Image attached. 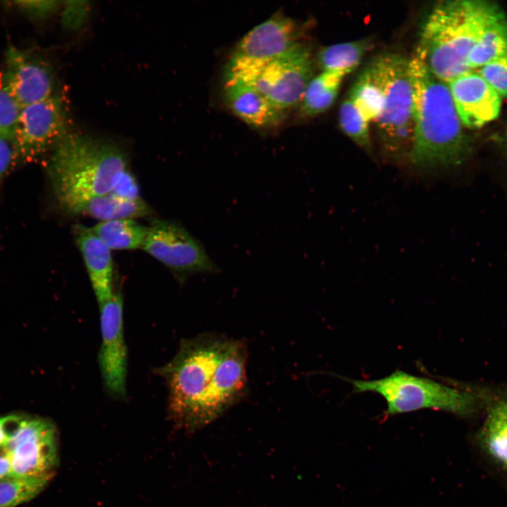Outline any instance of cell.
I'll return each instance as SVG.
<instances>
[{"mask_svg": "<svg viewBox=\"0 0 507 507\" xmlns=\"http://www.w3.org/2000/svg\"><path fill=\"white\" fill-rule=\"evenodd\" d=\"M242 342L213 334L184 340L176 355L156 369L168 389L170 416L192 431L215 420L246 390Z\"/></svg>", "mask_w": 507, "mask_h": 507, "instance_id": "1", "label": "cell"}, {"mask_svg": "<svg viewBox=\"0 0 507 507\" xmlns=\"http://www.w3.org/2000/svg\"><path fill=\"white\" fill-rule=\"evenodd\" d=\"M413 86V144L408 162L420 169L458 165L470 143L448 84L434 76L416 56L410 60Z\"/></svg>", "mask_w": 507, "mask_h": 507, "instance_id": "2", "label": "cell"}, {"mask_svg": "<svg viewBox=\"0 0 507 507\" xmlns=\"http://www.w3.org/2000/svg\"><path fill=\"white\" fill-rule=\"evenodd\" d=\"M503 14L498 5L489 1L439 2L423 26L415 56L448 83L471 71L468 54L485 28Z\"/></svg>", "mask_w": 507, "mask_h": 507, "instance_id": "3", "label": "cell"}, {"mask_svg": "<svg viewBox=\"0 0 507 507\" xmlns=\"http://www.w3.org/2000/svg\"><path fill=\"white\" fill-rule=\"evenodd\" d=\"M127 163L124 152L113 144L68 133L52 149L47 170L61 206L110 193Z\"/></svg>", "mask_w": 507, "mask_h": 507, "instance_id": "4", "label": "cell"}, {"mask_svg": "<svg viewBox=\"0 0 507 507\" xmlns=\"http://www.w3.org/2000/svg\"><path fill=\"white\" fill-rule=\"evenodd\" d=\"M366 69L383 95V108L375 120L383 151L396 163L408 162L414 131L410 60L399 54H384Z\"/></svg>", "mask_w": 507, "mask_h": 507, "instance_id": "5", "label": "cell"}, {"mask_svg": "<svg viewBox=\"0 0 507 507\" xmlns=\"http://www.w3.org/2000/svg\"><path fill=\"white\" fill-rule=\"evenodd\" d=\"M343 380L352 385L355 393L371 392L381 395L387 403L388 415L429 408L465 417L474 413L477 407L475 396L469 391L402 370L377 380Z\"/></svg>", "mask_w": 507, "mask_h": 507, "instance_id": "6", "label": "cell"}, {"mask_svg": "<svg viewBox=\"0 0 507 507\" xmlns=\"http://www.w3.org/2000/svg\"><path fill=\"white\" fill-rule=\"evenodd\" d=\"M313 77L311 52L303 42L270 59L231 56L225 73V78L244 82L284 110L301 101Z\"/></svg>", "mask_w": 507, "mask_h": 507, "instance_id": "7", "label": "cell"}, {"mask_svg": "<svg viewBox=\"0 0 507 507\" xmlns=\"http://www.w3.org/2000/svg\"><path fill=\"white\" fill-rule=\"evenodd\" d=\"M68 125L65 101L56 93L21 108L12 136L18 161L31 162L53 149L68 134Z\"/></svg>", "mask_w": 507, "mask_h": 507, "instance_id": "8", "label": "cell"}, {"mask_svg": "<svg viewBox=\"0 0 507 507\" xmlns=\"http://www.w3.org/2000/svg\"><path fill=\"white\" fill-rule=\"evenodd\" d=\"M142 248L180 278L194 273L219 271L202 244L174 221H153Z\"/></svg>", "mask_w": 507, "mask_h": 507, "instance_id": "9", "label": "cell"}, {"mask_svg": "<svg viewBox=\"0 0 507 507\" xmlns=\"http://www.w3.org/2000/svg\"><path fill=\"white\" fill-rule=\"evenodd\" d=\"M4 446L9 453L11 477L54 474L58 462L57 434L55 426L49 420L27 417Z\"/></svg>", "mask_w": 507, "mask_h": 507, "instance_id": "10", "label": "cell"}, {"mask_svg": "<svg viewBox=\"0 0 507 507\" xmlns=\"http://www.w3.org/2000/svg\"><path fill=\"white\" fill-rule=\"evenodd\" d=\"M101 344L99 364L104 387L110 396H126L127 351L123 328V301L120 292L99 303Z\"/></svg>", "mask_w": 507, "mask_h": 507, "instance_id": "11", "label": "cell"}, {"mask_svg": "<svg viewBox=\"0 0 507 507\" xmlns=\"http://www.w3.org/2000/svg\"><path fill=\"white\" fill-rule=\"evenodd\" d=\"M5 62L2 87L21 108L55 94L54 74L45 62L13 45L6 49Z\"/></svg>", "mask_w": 507, "mask_h": 507, "instance_id": "12", "label": "cell"}, {"mask_svg": "<svg viewBox=\"0 0 507 507\" xmlns=\"http://www.w3.org/2000/svg\"><path fill=\"white\" fill-rule=\"evenodd\" d=\"M447 84L463 127L478 129L499 116L501 97L477 71L468 72Z\"/></svg>", "mask_w": 507, "mask_h": 507, "instance_id": "13", "label": "cell"}, {"mask_svg": "<svg viewBox=\"0 0 507 507\" xmlns=\"http://www.w3.org/2000/svg\"><path fill=\"white\" fill-rule=\"evenodd\" d=\"M301 35L297 22L277 13L249 30L238 42L232 56L251 60L273 58L303 42Z\"/></svg>", "mask_w": 507, "mask_h": 507, "instance_id": "14", "label": "cell"}, {"mask_svg": "<svg viewBox=\"0 0 507 507\" xmlns=\"http://www.w3.org/2000/svg\"><path fill=\"white\" fill-rule=\"evenodd\" d=\"M473 446L485 470L507 489V399L489 407Z\"/></svg>", "mask_w": 507, "mask_h": 507, "instance_id": "15", "label": "cell"}, {"mask_svg": "<svg viewBox=\"0 0 507 507\" xmlns=\"http://www.w3.org/2000/svg\"><path fill=\"white\" fill-rule=\"evenodd\" d=\"M223 91L225 103L230 109L253 127H273L284 120L286 110L242 81L225 78Z\"/></svg>", "mask_w": 507, "mask_h": 507, "instance_id": "16", "label": "cell"}, {"mask_svg": "<svg viewBox=\"0 0 507 507\" xmlns=\"http://www.w3.org/2000/svg\"><path fill=\"white\" fill-rule=\"evenodd\" d=\"M75 241L82 255L96 299L99 303L109 299L113 291V265L110 249L82 225L75 226Z\"/></svg>", "mask_w": 507, "mask_h": 507, "instance_id": "17", "label": "cell"}, {"mask_svg": "<svg viewBox=\"0 0 507 507\" xmlns=\"http://www.w3.org/2000/svg\"><path fill=\"white\" fill-rule=\"evenodd\" d=\"M61 206L69 213L87 215L102 221L132 219L147 215L151 212L148 204L142 199L123 201L111 193L72 200Z\"/></svg>", "mask_w": 507, "mask_h": 507, "instance_id": "18", "label": "cell"}, {"mask_svg": "<svg viewBox=\"0 0 507 507\" xmlns=\"http://www.w3.org/2000/svg\"><path fill=\"white\" fill-rule=\"evenodd\" d=\"M344 73L322 71L313 77L303 93L300 113L303 116H314L328 110L334 102Z\"/></svg>", "mask_w": 507, "mask_h": 507, "instance_id": "19", "label": "cell"}, {"mask_svg": "<svg viewBox=\"0 0 507 507\" xmlns=\"http://www.w3.org/2000/svg\"><path fill=\"white\" fill-rule=\"evenodd\" d=\"M91 229L110 249L121 250L142 247L149 227L132 219H118L101 221Z\"/></svg>", "mask_w": 507, "mask_h": 507, "instance_id": "20", "label": "cell"}, {"mask_svg": "<svg viewBox=\"0 0 507 507\" xmlns=\"http://www.w3.org/2000/svg\"><path fill=\"white\" fill-rule=\"evenodd\" d=\"M507 54V18L504 14L492 22L470 50L467 65L471 70Z\"/></svg>", "mask_w": 507, "mask_h": 507, "instance_id": "21", "label": "cell"}, {"mask_svg": "<svg viewBox=\"0 0 507 507\" xmlns=\"http://www.w3.org/2000/svg\"><path fill=\"white\" fill-rule=\"evenodd\" d=\"M373 45L372 39L365 38L326 46L318 52V62L323 71L347 75L359 65Z\"/></svg>", "mask_w": 507, "mask_h": 507, "instance_id": "22", "label": "cell"}, {"mask_svg": "<svg viewBox=\"0 0 507 507\" xmlns=\"http://www.w3.org/2000/svg\"><path fill=\"white\" fill-rule=\"evenodd\" d=\"M353 101L363 118L375 120L383 108V95L380 87L365 68L359 76L350 92Z\"/></svg>", "mask_w": 507, "mask_h": 507, "instance_id": "23", "label": "cell"}, {"mask_svg": "<svg viewBox=\"0 0 507 507\" xmlns=\"http://www.w3.org/2000/svg\"><path fill=\"white\" fill-rule=\"evenodd\" d=\"M51 475L0 480V507H15L30 501L47 484Z\"/></svg>", "mask_w": 507, "mask_h": 507, "instance_id": "24", "label": "cell"}, {"mask_svg": "<svg viewBox=\"0 0 507 507\" xmlns=\"http://www.w3.org/2000/svg\"><path fill=\"white\" fill-rule=\"evenodd\" d=\"M339 123L346 135L367 152H371L368 122L363 118L349 98L340 106Z\"/></svg>", "mask_w": 507, "mask_h": 507, "instance_id": "25", "label": "cell"}, {"mask_svg": "<svg viewBox=\"0 0 507 507\" xmlns=\"http://www.w3.org/2000/svg\"><path fill=\"white\" fill-rule=\"evenodd\" d=\"M479 74L502 98L507 97V54L478 68Z\"/></svg>", "mask_w": 507, "mask_h": 507, "instance_id": "26", "label": "cell"}, {"mask_svg": "<svg viewBox=\"0 0 507 507\" xmlns=\"http://www.w3.org/2000/svg\"><path fill=\"white\" fill-rule=\"evenodd\" d=\"M21 107L3 87H0V137L12 139Z\"/></svg>", "mask_w": 507, "mask_h": 507, "instance_id": "27", "label": "cell"}, {"mask_svg": "<svg viewBox=\"0 0 507 507\" xmlns=\"http://www.w3.org/2000/svg\"><path fill=\"white\" fill-rule=\"evenodd\" d=\"M110 193L123 201H135L141 199L137 180L127 168L121 174Z\"/></svg>", "mask_w": 507, "mask_h": 507, "instance_id": "28", "label": "cell"}, {"mask_svg": "<svg viewBox=\"0 0 507 507\" xmlns=\"http://www.w3.org/2000/svg\"><path fill=\"white\" fill-rule=\"evenodd\" d=\"M14 6L26 14L35 18L49 15L58 6L55 1H16Z\"/></svg>", "mask_w": 507, "mask_h": 507, "instance_id": "29", "label": "cell"}, {"mask_svg": "<svg viewBox=\"0 0 507 507\" xmlns=\"http://www.w3.org/2000/svg\"><path fill=\"white\" fill-rule=\"evenodd\" d=\"M17 161L13 139L0 137V184Z\"/></svg>", "mask_w": 507, "mask_h": 507, "instance_id": "30", "label": "cell"}, {"mask_svg": "<svg viewBox=\"0 0 507 507\" xmlns=\"http://www.w3.org/2000/svg\"><path fill=\"white\" fill-rule=\"evenodd\" d=\"M27 417L11 414L0 417V445L6 444L17 432Z\"/></svg>", "mask_w": 507, "mask_h": 507, "instance_id": "31", "label": "cell"}, {"mask_svg": "<svg viewBox=\"0 0 507 507\" xmlns=\"http://www.w3.org/2000/svg\"><path fill=\"white\" fill-rule=\"evenodd\" d=\"M11 477L9 453L4 445H0V480Z\"/></svg>", "mask_w": 507, "mask_h": 507, "instance_id": "32", "label": "cell"}, {"mask_svg": "<svg viewBox=\"0 0 507 507\" xmlns=\"http://www.w3.org/2000/svg\"><path fill=\"white\" fill-rule=\"evenodd\" d=\"M506 143H507V131H506Z\"/></svg>", "mask_w": 507, "mask_h": 507, "instance_id": "33", "label": "cell"}]
</instances>
